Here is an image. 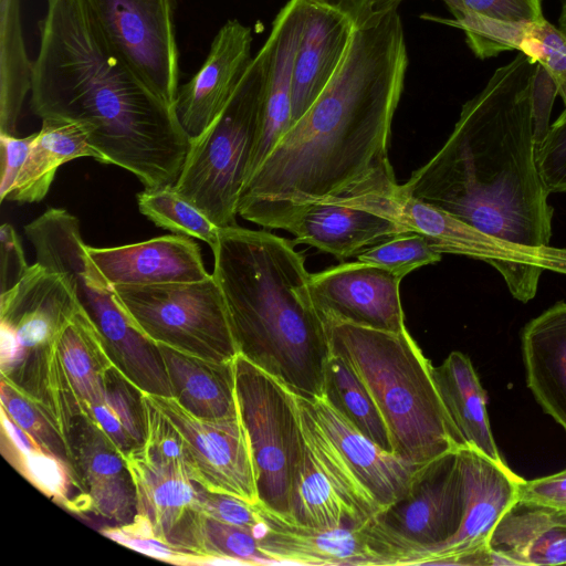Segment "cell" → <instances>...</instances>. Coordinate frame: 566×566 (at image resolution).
<instances>
[{
	"label": "cell",
	"mask_w": 566,
	"mask_h": 566,
	"mask_svg": "<svg viewBox=\"0 0 566 566\" xmlns=\"http://www.w3.org/2000/svg\"><path fill=\"white\" fill-rule=\"evenodd\" d=\"M172 399L205 420L239 417L234 360L214 361L159 344Z\"/></svg>",
	"instance_id": "29"
},
{
	"label": "cell",
	"mask_w": 566,
	"mask_h": 566,
	"mask_svg": "<svg viewBox=\"0 0 566 566\" xmlns=\"http://www.w3.org/2000/svg\"><path fill=\"white\" fill-rule=\"evenodd\" d=\"M0 133L15 135L33 73L22 33L20 0H0Z\"/></svg>",
	"instance_id": "32"
},
{
	"label": "cell",
	"mask_w": 566,
	"mask_h": 566,
	"mask_svg": "<svg viewBox=\"0 0 566 566\" xmlns=\"http://www.w3.org/2000/svg\"><path fill=\"white\" fill-rule=\"evenodd\" d=\"M251 46V29L237 19L228 20L200 69L179 86L175 111L189 139L199 136L224 108L253 59Z\"/></svg>",
	"instance_id": "20"
},
{
	"label": "cell",
	"mask_w": 566,
	"mask_h": 566,
	"mask_svg": "<svg viewBox=\"0 0 566 566\" xmlns=\"http://www.w3.org/2000/svg\"><path fill=\"white\" fill-rule=\"evenodd\" d=\"M558 27L566 33V0L563 1L558 19Z\"/></svg>",
	"instance_id": "48"
},
{
	"label": "cell",
	"mask_w": 566,
	"mask_h": 566,
	"mask_svg": "<svg viewBox=\"0 0 566 566\" xmlns=\"http://www.w3.org/2000/svg\"><path fill=\"white\" fill-rule=\"evenodd\" d=\"M428 20L462 30L465 41L479 59L504 51H517L538 63L555 84L557 96L566 105V33L545 18L528 21H499L476 15L463 19Z\"/></svg>",
	"instance_id": "24"
},
{
	"label": "cell",
	"mask_w": 566,
	"mask_h": 566,
	"mask_svg": "<svg viewBox=\"0 0 566 566\" xmlns=\"http://www.w3.org/2000/svg\"><path fill=\"white\" fill-rule=\"evenodd\" d=\"M1 409L46 452L70 468L65 442L49 409L1 378ZM72 472V471H71ZM74 480V479H73Z\"/></svg>",
	"instance_id": "36"
},
{
	"label": "cell",
	"mask_w": 566,
	"mask_h": 566,
	"mask_svg": "<svg viewBox=\"0 0 566 566\" xmlns=\"http://www.w3.org/2000/svg\"><path fill=\"white\" fill-rule=\"evenodd\" d=\"M30 105L41 119L83 124L104 164L145 188L176 184L189 137L174 105L123 61L81 0H46Z\"/></svg>",
	"instance_id": "3"
},
{
	"label": "cell",
	"mask_w": 566,
	"mask_h": 566,
	"mask_svg": "<svg viewBox=\"0 0 566 566\" xmlns=\"http://www.w3.org/2000/svg\"><path fill=\"white\" fill-rule=\"evenodd\" d=\"M260 549L275 565H409L410 549L375 517L359 527H315L273 513L258 503Z\"/></svg>",
	"instance_id": "14"
},
{
	"label": "cell",
	"mask_w": 566,
	"mask_h": 566,
	"mask_svg": "<svg viewBox=\"0 0 566 566\" xmlns=\"http://www.w3.org/2000/svg\"><path fill=\"white\" fill-rule=\"evenodd\" d=\"M295 242L314 247L339 260L399 233L409 232L398 221L371 210L338 203H313L297 211L284 227Z\"/></svg>",
	"instance_id": "26"
},
{
	"label": "cell",
	"mask_w": 566,
	"mask_h": 566,
	"mask_svg": "<svg viewBox=\"0 0 566 566\" xmlns=\"http://www.w3.org/2000/svg\"><path fill=\"white\" fill-rule=\"evenodd\" d=\"M139 211L157 227L206 242L212 250L219 238L217 227L201 210L184 198L175 186L145 188L137 195Z\"/></svg>",
	"instance_id": "35"
},
{
	"label": "cell",
	"mask_w": 566,
	"mask_h": 566,
	"mask_svg": "<svg viewBox=\"0 0 566 566\" xmlns=\"http://www.w3.org/2000/svg\"><path fill=\"white\" fill-rule=\"evenodd\" d=\"M556 96L545 70L518 52L462 106L447 142L403 191L507 242L551 245L554 210L536 147Z\"/></svg>",
	"instance_id": "2"
},
{
	"label": "cell",
	"mask_w": 566,
	"mask_h": 566,
	"mask_svg": "<svg viewBox=\"0 0 566 566\" xmlns=\"http://www.w3.org/2000/svg\"><path fill=\"white\" fill-rule=\"evenodd\" d=\"M29 268L19 235L11 224L3 223L0 228L1 294L17 285Z\"/></svg>",
	"instance_id": "44"
},
{
	"label": "cell",
	"mask_w": 566,
	"mask_h": 566,
	"mask_svg": "<svg viewBox=\"0 0 566 566\" xmlns=\"http://www.w3.org/2000/svg\"><path fill=\"white\" fill-rule=\"evenodd\" d=\"M301 460L290 495L289 518L315 527H359L380 507L324 432L305 399L296 395Z\"/></svg>",
	"instance_id": "11"
},
{
	"label": "cell",
	"mask_w": 566,
	"mask_h": 566,
	"mask_svg": "<svg viewBox=\"0 0 566 566\" xmlns=\"http://www.w3.org/2000/svg\"><path fill=\"white\" fill-rule=\"evenodd\" d=\"M104 401L120 420L137 450L147 441L145 394L114 365L103 376Z\"/></svg>",
	"instance_id": "38"
},
{
	"label": "cell",
	"mask_w": 566,
	"mask_h": 566,
	"mask_svg": "<svg viewBox=\"0 0 566 566\" xmlns=\"http://www.w3.org/2000/svg\"><path fill=\"white\" fill-rule=\"evenodd\" d=\"M108 538L149 557L179 565H197L200 557L179 552L157 538L149 522L136 514L134 522L101 531Z\"/></svg>",
	"instance_id": "40"
},
{
	"label": "cell",
	"mask_w": 566,
	"mask_h": 566,
	"mask_svg": "<svg viewBox=\"0 0 566 566\" xmlns=\"http://www.w3.org/2000/svg\"><path fill=\"white\" fill-rule=\"evenodd\" d=\"M148 396L182 436L196 482L210 491L259 503L249 438L240 416L199 419L172 398Z\"/></svg>",
	"instance_id": "17"
},
{
	"label": "cell",
	"mask_w": 566,
	"mask_h": 566,
	"mask_svg": "<svg viewBox=\"0 0 566 566\" xmlns=\"http://www.w3.org/2000/svg\"><path fill=\"white\" fill-rule=\"evenodd\" d=\"M331 349L344 357L373 396L395 453L426 464L465 447L441 399L433 366L407 328L326 325Z\"/></svg>",
	"instance_id": "5"
},
{
	"label": "cell",
	"mask_w": 566,
	"mask_h": 566,
	"mask_svg": "<svg viewBox=\"0 0 566 566\" xmlns=\"http://www.w3.org/2000/svg\"><path fill=\"white\" fill-rule=\"evenodd\" d=\"M55 348L69 380L87 409L105 402L103 376L112 363L81 307L59 334Z\"/></svg>",
	"instance_id": "33"
},
{
	"label": "cell",
	"mask_w": 566,
	"mask_h": 566,
	"mask_svg": "<svg viewBox=\"0 0 566 566\" xmlns=\"http://www.w3.org/2000/svg\"><path fill=\"white\" fill-rule=\"evenodd\" d=\"M270 56L266 39L221 113L189 139L174 185L219 228L235 226L239 198L260 135Z\"/></svg>",
	"instance_id": "6"
},
{
	"label": "cell",
	"mask_w": 566,
	"mask_h": 566,
	"mask_svg": "<svg viewBox=\"0 0 566 566\" xmlns=\"http://www.w3.org/2000/svg\"><path fill=\"white\" fill-rule=\"evenodd\" d=\"M323 396L360 432L395 453L389 428L373 396L347 360L332 349L325 367Z\"/></svg>",
	"instance_id": "34"
},
{
	"label": "cell",
	"mask_w": 566,
	"mask_h": 566,
	"mask_svg": "<svg viewBox=\"0 0 566 566\" xmlns=\"http://www.w3.org/2000/svg\"><path fill=\"white\" fill-rule=\"evenodd\" d=\"M86 251L112 286L197 282L210 275L199 245L182 234L112 248L86 244Z\"/></svg>",
	"instance_id": "21"
},
{
	"label": "cell",
	"mask_w": 566,
	"mask_h": 566,
	"mask_svg": "<svg viewBox=\"0 0 566 566\" xmlns=\"http://www.w3.org/2000/svg\"><path fill=\"white\" fill-rule=\"evenodd\" d=\"M136 488L137 514L154 535L175 549L206 557L196 481L180 467L146 458L139 450L126 458Z\"/></svg>",
	"instance_id": "19"
},
{
	"label": "cell",
	"mask_w": 566,
	"mask_h": 566,
	"mask_svg": "<svg viewBox=\"0 0 566 566\" xmlns=\"http://www.w3.org/2000/svg\"><path fill=\"white\" fill-rule=\"evenodd\" d=\"M488 547L499 565H565L566 509L518 497L496 524Z\"/></svg>",
	"instance_id": "25"
},
{
	"label": "cell",
	"mask_w": 566,
	"mask_h": 566,
	"mask_svg": "<svg viewBox=\"0 0 566 566\" xmlns=\"http://www.w3.org/2000/svg\"><path fill=\"white\" fill-rule=\"evenodd\" d=\"M201 537L206 557H226L239 565H275L260 549L251 531L223 523L205 513L201 517Z\"/></svg>",
	"instance_id": "39"
},
{
	"label": "cell",
	"mask_w": 566,
	"mask_h": 566,
	"mask_svg": "<svg viewBox=\"0 0 566 566\" xmlns=\"http://www.w3.org/2000/svg\"><path fill=\"white\" fill-rule=\"evenodd\" d=\"M437 388L444 407L465 444L496 463L506 464L496 446L490 426L486 394L470 358L451 352L433 367Z\"/></svg>",
	"instance_id": "31"
},
{
	"label": "cell",
	"mask_w": 566,
	"mask_h": 566,
	"mask_svg": "<svg viewBox=\"0 0 566 566\" xmlns=\"http://www.w3.org/2000/svg\"><path fill=\"white\" fill-rule=\"evenodd\" d=\"M49 410L65 442L76 486L91 502V512L126 525L137 514L136 488L126 458L91 417L70 380L51 387Z\"/></svg>",
	"instance_id": "10"
},
{
	"label": "cell",
	"mask_w": 566,
	"mask_h": 566,
	"mask_svg": "<svg viewBox=\"0 0 566 566\" xmlns=\"http://www.w3.org/2000/svg\"><path fill=\"white\" fill-rule=\"evenodd\" d=\"M458 452L464 486L460 528L447 543L427 552L418 565H494L489 538L518 499L524 479L507 464L496 463L469 446Z\"/></svg>",
	"instance_id": "16"
},
{
	"label": "cell",
	"mask_w": 566,
	"mask_h": 566,
	"mask_svg": "<svg viewBox=\"0 0 566 566\" xmlns=\"http://www.w3.org/2000/svg\"><path fill=\"white\" fill-rule=\"evenodd\" d=\"M78 310L73 290L60 273L38 262L30 265L17 285L0 294V325L13 332L22 350L17 368L1 378L43 401L56 338Z\"/></svg>",
	"instance_id": "12"
},
{
	"label": "cell",
	"mask_w": 566,
	"mask_h": 566,
	"mask_svg": "<svg viewBox=\"0 0 566 566\" xmlns=\"http://www.w3.org/2000/svg\"><path fill=\"white\" fill-rule=\"evenodd\" d=\"M380 213L422 234L439 253L458 254L494 268L511 295L527 303L544 271L566 275V248H528L488 234L459 218L406 193L398 184Z\"/></svg>",
	"instance_id": "9"
},
{
	"label": "cell",
	"mask_w": 566,
	"mask_h": 566,
	"mask_svg": "<svg viewBox=\"0 0 566 566\" xmlns=\"http://www.w3.org/2000/svg\"><path fill=\"white\" fill-rule=\"evenodd\" d=\"M441 255L422 234L405 232L365 249L356 258L403 279L418 268L439 262Z\"/></svg>",
	"instance_id": "37"
},
{
	"label": "cell",
	"mask_w": 566,
	"mask_h": 566,
	"mask_svg": "<svg viewBox=\"0 0 566 566\" xmlns=\"http://www.w3.org/2000/svg\"><path fill=\"white\" fill-rule=\"evenodd\" d=\"M212 252L238 354L298 396H323L329 339L292 241L235 224Z\"/></svg>",
	"instance_id": "4"
},
{
	"label": "cell",
	"mask_w": 566,
	"mask_h": 566,
	"mask_svg": "<svg viewBox=\"0 0 566 566\" xmlns=\"http://www.w3.org/2000/svg\"><path fill=\"white\" fill-rule=\"evenodd\" d=\"M35 134L25 137H17L0 133L1 145V176H0V200H7L14 181L27 160Z\"/></svg>",
	"instance_id": "45"
},
{
	"label": "cell",
	"mask_w": 566,
	"mask_h": 566,
	"mask_svg": "<svg viewBox=\"0 0 566 566\" xmlns=\"http://www.w3.org/2000/svg\"><path fill=\"white\" fill-rule=\"evenodd\" d=\"M401 277L359 261L311 274L313 303L325 326L347 323L381 331L406 328Z\"/></svg>",
	"instance_id": "18"
},
{
	"label": "cell",
	"mask_w": 566,
	"mask_h": 566,
	"mask_svg": "<svg viewBox=\"0 0 566 566\" xmlns=\"http://www.w3.org/2000/svg\"><path fill=\"white\" fill-rule=\"evenodd\" d=\"M113 287L132 322L157 344L214 361L237 357L226 300L212 273L197 282Z\"/></svg>",
	"instance_id": "8"
},
{
	"label": "cell",
	"mask_w": 566,
	"mask_h": 566,
	"mask_svg": "<svg viewBox=\"0 0 566 566\" xmlns=\"http://www.w3.org/2000/svg\"><path fill=\"white\" fill-rule=\"evenodd\" d=\"M234 373L238 410L249 438L259 504L289 517L302 452L296 394L240 354L234 358Z\"/></svg>",
	"instance_id": "7"
},
{
	"label": "cell",
	"mask_w": 566,
	"mask_h": 566,
	"mask_svg": "<svg viewBox=\"0 0 566 566\" xmlns=\"http://www.w3.org/2000/svg\"><path fill=\"white\" fill-rule=\"evenodd\" d=\"M305 4L306 0H289L276 14L268 36L271 56L263 115L248 179L291 126L294 63L304 28Z\"/></svg>",
	"instance_id": "27"
},
{
	"label": "cell",
	"mask_w": 566,
	"mask_h": 566,
	"mask_svg": "<svg viewBox=\"0 0 566 566\" xmlns=\"http://www.w3.org/2000/svg\"><path fill=\"white\" fill-rule=\"evenodd\" d=\"M526 385L545 413L566 432V302L532 318L521 333Z\"/></svg>",
	"instance_id": "28"
},
{
	"label": "cell",
	"mask_w": 566,
	"mask_h": 566,
	"mask_svg": "<svg viewBox=\"0 0 566 566\" xmlns=\"http://www.w3.org/2000/svg\"><path fill=\"white\" fill-rule=\"evenodd\" d=\"M407 65L397 8L356 23L336 74L245 182L238 214L284 230L313 203L392 195L388 142Z\"/></svg>",
	"instance_id": "1"
},
{
	"label": "cell",
	"mask_w": 566,
	"mask_h": 566,
	"mask_svg": "<svg viewBox=\"0 0 566 566\" xmlns=\"http://www.w3.org/2000/svg\"><path fill=\"white\" fill-rule=\"evenodd\" d=\"M536 164L549 193L566 192V105L538 142Z\"/></svg>",
	"instance_id": "41"
},
{
	"label": "cell",
	"mask_w": 566,
	"mask_h": 566,
	"mask_svg": "<svg viewBox=\"0 0 566 566\" xmlns=\"http://www.w3.org/2000/svg\"><path fill=\"white\" fill-rule=\"evenodd\" d=\"M453 19L476 15L499 21H528L544 18L541 0H442Z\"/></svg>",
	"instance_id": "42"
},
{
	"label": "cell",
	"mask_w": 566,
	"mask_h": 566,
	"mask_svg": "<svg viewBox=\"0 0 566 566\" xmlns=\"http://www.w3.org/2000/svg\"><path fill=\"white\" fill-rule=\"evenodd\" d=\"M518 497L566 509V468L551 475L523 480Z\"/></svg>",
	"instance_id": "46"
},
{
	"label": "cell",
	"mask_w": 566,
	"mask_h": 566,
	"mask_svg": "<svg viewBox=\"0 0 566 566\" xmlns=\"http://www.w3.org/2000/svg\"><path fill=\"white\" fill-rule=\"evenodd\" d=\"M81 1L123 61L175 107L180 86L177 0Z\"/></svg>",
	"instance_id": "13"
},
{
	"label": "cell",
	"mask_w": 566,
	"mask_h": 566,
	"mask_svg": "<svg viewBox=\"0 0 566 566\" xmlns=\"http://www.w3.org/2000/svg\"><path fill=\"white\" fill-rule=\"evenodd\" d=\"M91 157L104 164V158L90 142V133L76 122L44 118L10 193L9 201L33 203L50 190L57 168L73 159Z\"/></svg>",
	"instance_id": "30"
},
{
	"label": "cell",
	"mask_w": 566,
	"mask_h": 566,
	"mask_svg": "<svg viewBox=\"0 0 566 566\" xmlns=\"http://www.w3.org/2000/svg\"><path fill=\"white\" fill-rule=\"evenodd\" d=\"M196 484L205 514L223 523L249 530L255 536L261 524L258 504H251L230 494L210 491L198 482Z\"/></svg>",
	"instance_id": "43"
},
{
	"label": "cell",
	"mask_w": 566,
	"mask_h": 566,
	"mask_svg": "<svg viewBox=\"0 0 566 566\" xmlns=\"http://www.w3.org/2000/svg\"><path fill=\"white\" fill-rule=\"evenodd\" d=\"M458 451L424 464L409 493L376 516L412 552L411 565H418L427 552L447 543L460 528L464 486Z\"/></svg>",
	"instance_id": "15"
},
{
	"label": "cell",
	"mask_w": 566,
	"mask_h": 566,
	"mask_svg": "<svg viewBox=\"0 0 566 566\" xmlns=\"http://www.w3.org/2000/svg\"><path fill=\"white\" fill-rule=\"evenodd\" d=\"M303 398L380 511L409 493L424 464L415 463L379 447L339 413L324 396Z\"/></svg>",
	"instance_id": "23"
},
{
	"label": "cell",
	"mask_w": 566,
	"mask_h": 566,
	"mask_svg": "<svg viewBox=\"0 0 566 566\" xmlns=\"http://www.w3.org/2000/svg\"><path fill=\"white\" fill-rule=\"evenodd\" d=\"M355 28V20L336 6L325 0H306L304 28L294 63L291 126L336 74Z\"/></svg>",
	"instance_id": "22"
},
{
	"label": "cell",
	"mask_w": 566,
	"mask_h": 566,
	"mask_svg": "<svg viewBox=\"0 0 566 566\" xmlns=\"http://www.w3.org/2000/svg\"><path fill=\"white\" fill-rule=\"evenodd\" d=\"M347 12L356 23L398 8L402 0H325Z\"/></svg>",
	"instance_id": "47"
}]
</instances>
